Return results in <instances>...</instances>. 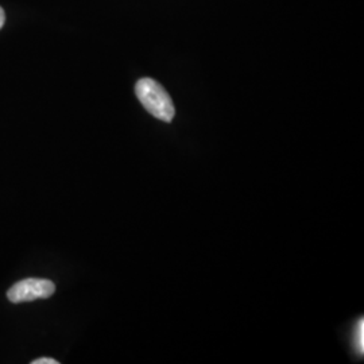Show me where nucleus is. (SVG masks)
<instances>
[{
    "mask_svg": "<svg viewBox=\"0 0 364 364\" xmlns=\"http://www.w3.org/2000/svg\"><path fill=\"white\" fill-rule=\"evenodd\" d=\"M353 341H355V348H356V352L362 356L364 352V320L363 318H360L359 321H358V324H356V328H355V338H353Z\"/></svg>",
    "mask_w": 364,
    "mask_h": 364,
    "instance_id": "nucleus-3",
    "label": "nucleus"
},
{
    "mask_svg": "<svg viewBox=\"0 0 364 364\" xmlns=\"http://www.w3.org/2000/svg\"><path fill=\"white\" fill-rule=\"evenodd\" d=\"M135 93L141 105L153 117L170 123L176 115V108L166 90L153 78H141L135 85Z\"/></svg>",
    "mask_w": 364,
    "mask_h": 364,
    "instance_id": "nucleus-1",
    "label": "nucleus"
},
{
    "mask_svg": "<svg viewBox=\"0 0 364 364\" xmlns=\"http://www.w3.org/2000/svg\"><path fill=\"white\" fill-rule=\"evenodd\" d=\"M33 364H58V362L52 358H39L37 360H34Z\"/></svg>",
    "mask_w": 364,
    "mask_h": 364,
    "instance_id": "nucleus-4",
    "label": "nucleus"
},
{
    "mask_svg": "<svg viewBox=\"0 0 364 364\" xmlns=\"http://www.w3.org/2000/svg\"><path fill=\"white\" fill-rule=\"evenodd\" d=\"M55 291V285L49 279L42 278H27L16 282L7 291V299L13 304L28 302L36 299H49Z\"/></svg>",
    "mask_w": 364,
    "mask_h": 364,
    "instance_id": "nucleus-2",
    "label": "nucleus"
},
{
    "mask_svg": "<svg viewBox=\"0 0 364 364\" xmlns=\"http://www.w3.org/2000/svg\"><path fill=\"white\" fill-rule=\"evenodd\" d=\"M4 22H6V14H4V11H3V9L0 7V28L3 27Z\"/></svg>",
    "mask_w": 364,
    "mask_h": 364,
    "instance_id": "nucleus-5",
    "label": "nucleus"
}]
</instances>
